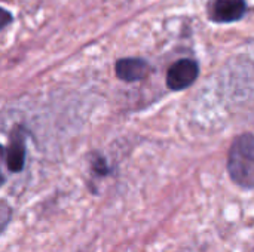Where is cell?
Wrapping results in <instances>:
<instances>
[{
    "mask_svg": "<svg viewBox=\"0 0 254 252\" xmlns=\"http://www.w3.org/2000/svg\"><path fill=\"white\" fill-rule=\"evenodd\" d=\"M228 172L231 180L244 190L254 187V138L244 134L235 138L228 157Z\"/></svg>",
    "mask_w": 254,
    "mask_h": 252,
    "instance_id": "6da1fadb",
    "label": "cell"
},
{
    "mask_svg": "<svg viewBox=\"0 0 254 252\" xmlns=\"http://www.w3.org/2000/svg\"><path fill=\"white\" fill-rule=\"evenodd\" d=\"M199 74V65L193 59H180L173 64L167 73V86L171 91H183L189 88Z\"/></svg>",
    "mask_w": 254,
    "mask_h": 252,
    "instance_id": "7a4b0ae2",
    "label": "cell"
},
{
    "mask_svg": "<svg viewBox=\"0 0 254 252\" xmlns=\"http://www.w3.org/2000/svg\"><path fill=\"white\" fill-rule=\"evenodd\" d=\"M27 132L22 126H15L9 137V146L4 151L6 166L10 172H21L25 165Z\"/></svg>",
    "mask_w": 254,
    "mask_h": 252,
    "instance_id": "3957f363",
    "label": "cell"
},
{
    "mask_svg": "<svg viewBox=\"0 0 254 252\" xmlns=\"http://www.w3.org/2000/svg\"><path fill=\"white\" fill-rule=\"evenodd\" d=\"M247 12L246 0H214L210 4V18L214 22L226 24L240 21Z\"/></svg>",
    "mask_w": 254,
    "mask_h": 252,
    "instance_id": "277c9868",
    "label": "cell"
},
{
    "mask_svg": "<svg viewBox=\"0 0 254 252\" xmlns=\"http://www.w3.org/2000/svg\"><path fill=\"white\" fill-rule=\"evenodd\" d=\"M149 64L140 58H124L116 62V76L124 82H137L147 76Z\"/></svg>",
    "mask_w": 254,
    "mask_h": 252,
    "instance_id": "5b68a950",
    "label": "cell"
},
{
    "mask_svg": "<svg viewBox=\"0 0 254 252\" xmlns=\"http://www.w3.org/2000/svg\"><path fill=\"white\" fill-rule=\"evenodd\" d=\"M92 168L98 175H107L110 172V168L107 166V163L103 157H95V160L92 162Z\"/></svg>",
    "mask_w": 254,
    "mask_h": 252,
    "instance_id": "8992f818",
    "label": "cell"
},
{
    "mask_svg": "<svg viewBox=\"0 0 254 252\" xmlns=\"http://www.w3.org/2000/svg\"><path fill=\"white\" fill-rule=\"evenodd\" d=\"M13 21V16L10 15V12H7L6 9L0 7V30H3L6 25H9Z\"/></svg>",
    "mask_w": 254,
    "mask_h": 252,
    "instance_id": "52a82bcc",
    "label": "cell"
},
{
    "mask_svg": "<svg viewBox=\"0 0 254 252\" xmlns=\"http://www.w3.org/2000/svg\"><path fill=\"white\" fill-rule=\"evenodd\" d=\"M3 163H4V149L0 144V187L6 183V177L3 172Z\"/></svg>",
    "mask_w": 254,
    "mask_h": 252,
    "instance_id": "ba28073f",
    "label": "cell"
},
{
    "mask_svg": "<svg viewBox=\"0 0 254 252\" xmlns=\"http://www.w3.org/2000/svg\"><path fill=\"white\" fill-rule=\"evenodd\" d=\"M249 252H252V251H249Z\"/></svg>",
    "mask_w": 254,
    "mask_h": 252,
    "instance_id": "9c48e42d",
    "label": "cell"
}]
</instances>
